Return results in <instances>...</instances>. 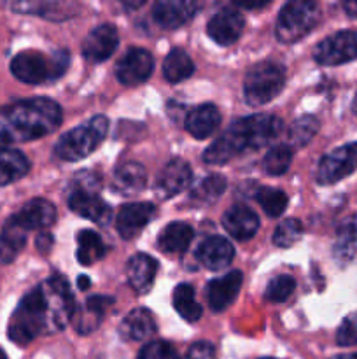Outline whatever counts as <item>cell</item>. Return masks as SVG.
Returning a JSON list of instances; mask_svg holds the SVG:
<instances>
[{
	"label": "cell",
	"mask_w": 357,
	"mask_h": 359,
	"mask_svg": "<svg viewBox=\"0 0 357 359\" xmlns=\"http://www.w3.org/2000/svg\"><path fill=\"white\" fill-rule=\"evenodd\" d=\"M107 252L100 235L91 230H83L77 233V262L84 266L100 262Z\"/></svg>",
	"instance_id": "obj_30"
},
{
	"label": "cell",
	"mask_w": 357,
	"mask_h": 359,
	"mask_svg": "<svg viewBox=\"0 0 357 359\" xmlns=\"http://www.w3.org/2000/svg\"><path fill=\"white\" fill-rule=\"evenodd\" d=\"M147 184V174L146 168L136 161H126V163L119 165L114 172V189L125 196L136 195L142 191Z\"/></svg>",
	"instance_id": "obj_24"
},
{
	"label": "cell",
	"mask_w": 357,
	"mask_h": 359,
	"mask_svg": "<svg viewBox=\"0 0 357 359\" xmlns=\"http://www.w3.org/2000/svg\"><path fill=\"white\" fill-rule=\"evenodd\" d=\"M158 273V262L149 255H135L126 265V277L136 294L149 293Z\"/></svg>",
	"instance_id": "obj_21"
},
{
	"label": "cell",
	"mask_w": 357,
	"mask_h": 359,
	"mask_svg": "<svg viewBox=\"0 0 357 359\" xmlns=\"http://www.w3.org/2000/svg\"><path fill=\"white\" fill-rule=\"evenodd\" d=\"M357 170V142L345 144L338 149L331 151L322 160L317 167V182L318 184H335L342 181L346 175L354 174Z\"/></svg>",
	"instance_id": "obj_9"
},
{
	"label": "cell",
	"mask_w": 357,
	"mask_h": 359,
	"mask_svg": "<svg viewBox=\"0 0 357 359\" xmlns=\"http://www.w3.org/2000/svg\"><path fill=\"white\" fill-rule=\"evenodd\" d=\"M234 248L227 238L210 237L196 249V259L209 270H223L233 262Z\"/></svg>",
	"instance_id": "obj_20"
},
{
	"label": "cell",
	"mask_w": 357,
	"mask_h": 359,
	"mask_svg": "<svg viewBox=\"0 0 357 359\" xmlns=\"http://www.w3.org/2000/svg\"><path fill=\"white\" fill-rule=\"evenodd\" d=\"M154 58L147 49L132 48L125 53L115 65V77L125 86H136L150 77Z\"/></svg>",
	"instance_id": "obj_10"
},
{
	"label": "cell",
	"mask_w": 357,
	"mask_h": 359,
	"mask_svg": "<svg viewBox=\"0 0 357 359\" xmlns=\"http://www.w3.org/2000/svg\"><path fill=\"white\" fill-rule=\"evenodd\" d=\"M262 359H272V358H262Z\"/></svg>",
	"instance_id": "obj_49"
},
{
	"label": "cell",
	"mask_w": 357,
	"mask_h": 359,
	"mask_svg": "<svg viewBox=\"0 0 357 359\" xmlns=\"http://www.w3.org/2000/svg\"><path fill=\"white\" fill-rule=\"evenodd\" d=\"M282 126V119L273 114H254L237 119L206 147L203 161L209 165H224L244 151L261 149L280 135Z\"/></svg>",
	"instance_id": "obj_3"
},
{
	"label": "cell",
	"mask_w": 357,
	"mask_h": 359,
	"mask_svg": "<svg viewBox=\"0 0 357 359\" xmlns=\"http://www.w3.org/2000/svg\"><path fill=\"white\" fill-rule=\"evenodd\" d=\"M241 276L240 270H233V272L226 273V276L219 277V279L210 280L206 286V298H209V307L214 312H223L237 300V294L240 293Z\"/></svg>",
	"instance_id": "obj_16"
},
{
	"label": "cell",
	"mask_w": 357,
	"mask_h": 359,
	"mask_svg": "<svg viewBox=\"0 0 357 359\" xmlns=\"http://www.w3.org/2000/svg\"><path fill=\"white\" fill-rule=\"evenodd\" d=\"M318 6L307 0L289 2L280 9L275 25V37L282 44H293L304 35L310 34L312 28L318 21Z\"/></svg>",
	"instance_id": "obj_7"
},
{
	"label": "cell",
	"mask_w": 357,
	"mask_h": 359,
	"mask_svg": "<svg viewBox=\"0 0 357 359\" xmlns=\"http://www.w3.org/2000/svg\"><path fill=\"white\" fill-rule=\"evenodd\" d=\"M62 107L46 97L24 98L0 107V142H30L62 125Z\"/></svg>",
	"instance_id": "obj_2"
},
{
	"label": "cell",
	"mask_w": 357,
	"mask_h": 359,
	"mask_svg": "<svg viewBox=\"0 0 357 359\" xmlns=\"http://www.w3.org/2000/svg\"><path fill=\"white\" fill-rule=\"evenodd\" d=\"M52 245V237L49 233L38 235L37 238V249H41L42 252H48Z\"/></svg>",
	"instance_id": "obj_43"
},
{
	"label": "cell",
	"mask_w": 357,
	"mask_h": 359,
	"mask_svg": "<svg viewBox=\"0 0 357 359\" xmlns=\"http://www.w3.org/2000/svg\"><path fill=\"white\" fill-rule=\"evenodd\" d=\"M69 53L65 49L52 53L51 60L38 51H23L10 60V72L21 83L42 84L63 76L69 67Z\"/></svg>",
	"instance_id": "obj_4"
},
{
	"label": "cell",
	"mask_w": 357,
	"mask_h": 359,
	"mask_svg": "<svg viewBox=\"0 0 357 359\" xmlns=\"http://www.w3.org/2000/svg\"><path fill=\"white\" fill-rule=\"evenodd\" d=\"M136 359H181L177 351L170 342L164 340H153L147 346L142 347Z\"/></svg>",
	"instance_id": "obj_40"
},
{
	"label": "cell",
	"mask_w": 357,
	"mask_h": 359,
	"mask_svg": "<svg viewBox=\"0 0 357 359\" xmlns=\"http://www.w3.org/2000/svg\"><path fill=\"white\" fill-rule=\"evenodd\" d=\"M223 226L237 241H248L259 230V217L245 205H234L224 212Z\"/></svg>",
	"instance_id": "obj_19"
},
{
	"label": "cell",
	"mask_w": 357,
	"mask_h": 359,
	"mask_svg": "<svg viewBox=\"0 0 357 359\" xmlns=\"http://www.w3.org/2000/svg\"><path fill=\"white\" fill-rule=\"evenodd\" d=\"M76 312L69 280L55 273L28 291L10 316L7 335L18 346H28L38 335L56 333L66 326Z\"/></svg>",
	"instance_id": "obj_1"
},
{
	"label": "cell",
	"mask_w": 357,
	"mask_h": 359,
	"mask_svg": "<svg viewBox=\"0 0 357 359\" xmlns=\"http://www.w3.org/2000/svg\"><path fill=\"white\" fill-rule=\"evenodd\" d=\"M192 228L182 221H174L168 224L158 238V248L167 255L181 256L188 251L189 244L192 241Z\"/></svg>",
	"instance_id": "obj_25"
},
{
	"label": "cell",
	"mask_w": 357,
	"mask_h": 359,
	"mask_svg": "<svg viewBox=\"0 0 357 359\" xmlns=\"http://www.w3.org/2000/svg\"><path fill=\"white\" fill-rule=\"evenodd\" d=\"M191 182L192 170L188 161L181 160V158H174L160 172V175L156 179V188L154 189H156V195L160 198L167 200L184 191Z\"/></svg>",
	"instance_id": "obj_12"
},
{
	"label": "cell",
	"mask_w": 357,
	"mask_h": 359,
	"mask_svg": "<svg viewBox=\"0 0 357 359\" xmlns=\"http://www.w3.org/2000/svg\"><path fill=\"white\" fill-rule=\"evenodd\" d=\"M13 219L20 224L23 230H44L55 224L56 209L51 202L44 198H34L24 203L18 214H14Z\"/></svg>",
	"instance_id": "obj_18"
},
{
	"label": "cell",
	"mask_w": 357,
	"mask_h": 359,
	"mask_svg": "<svg viewBox=\"0 0 357 359\" xmlns=\"http://www.w3.org/2000/svg\"><path fill=\"white\" fill-rule=\"evenodd\" d=\"M301 235H303V226H301L300 221L286 219L276 226L275 233H273V244L282 249L290 248L300 241Z\"/></svg>",
	"instance_id": "obj_38"
},
{
	"label": "cell",
	"mask_w": 357,
	"mask_h": 359,
	"mask_svg": "<svg viewBox=\"0 0 357 359\" xmlns=\"http://www.w3.org/2000/svg\"><path fill=\"white\" fill-rule=\"evenodd\" d=\"M343 9H345V13L350 18H357V2H345L343 4Z\"/></svg>",
	"instance_id": "obj_44"
},
{
	"label": "cell",
	"mask_w": 357,
	"mask_h": 359,
	"mask_svg": "<svg viewBox=\"0 0 357 359\" xmlns=\"http://www.w3.org/2000/svg\"><path fill=\"white\" fill-rule=\"evenodd\" d=\"M119 46V34L114 25H100L86 35L83 42V55L88 62L100 63L114 55Z\"/></svg>",
	"instance_id": "obj_13"
},
{
	"label": "cell",
	"mask_w": 357,
	"mask_h": 359,
	"mask_svg": "<svg viewBox=\"0 0 357 359\" xmlns=\"http://www.w3.org/2000/svg\"><path fill=\"white\" fill-rule=\"evenodd\" d=\"M108 130V119L105 116H94L83 125L76 126L59 137L55 146V154L63 161H79L90 156Z\"/></svg>",
	"instance_id": "obj_5"
},
{
	"label": "cell",
	"mask_w": 357,
	"mask_h": 359,
	"mask_svg": "<svg viewBox=\"0 0 357 359\" xmlns=\"http://www.w3.org/2000/svg\"><path fill=\"white\" fill-rule=\"evenodd\" d=\"M14 11L20 13L35 14V16H44L48 20H65V18L74 16V11L77 9L74 4H62V2H48V4H13Z\"/></svg>",
	"instance_id": "obj_33"
},
{
	"label": "cell",
	"mask_w": 357,
	"mask_h": 359,
	"mask_svg": "<svg viewBox=\"0 0 357 359\" xmlns=\"http://www.w3.org/2000/svg\"><path fill=\"white\" fill-rule=\"evenodd\" d=\"M284 83H286V72L282 65L275 62L258 63L245 76V102L252 107L268 104L282 91Z\"/></svg>",
	"instance_id": "obj_6"
},
{
	"label": "cell",
	"mask_w": 357,
	"mask_h": 359,
	"mask_svg": "<svg viewBox=\"0 0 357 359\" xmlns=\"http://www.w3.org/2000/svg\"><path fill=\"white\" fill-rule=\"evenodd\" d=\"M336 344L342 347L357 346V312L346 316L336 332Z\"/></svg>",
	"instance_id": "obj_41"
},
{
	"label": "cell",
	"mask_w": 357,
	"mask_h": 359,
	"mask_svg": "<svg viewBox=\"0 0 357 359\" xmlns=\"http://www.w3.org/2000/svg\"><path fill=\"white\" fill-rule=\"evenodd\" d=\"M255 200H258L259 205L262 207V210H265L270 217H279L280 214L286 210L287 203H289V198H287L286 193L275 188L258 189Z\"/></svg>",
	"instance_id": "obj_35"
},
{
	"label": "cell",
	"mask_w": 357,
	"mask_h": 359,
	"mask_svg": "<svg viewBox=\"0 0 357 359\" xmlns=\"http://www.w3.org/2000/svg\"><path fill=\"white\" fill-rule=\"evenodd\" d=\"M331 359H357V353L354 354H340V356H335Z\"/></svg>",
	"instance_id": "obj_46"
},
{
	"label": "cell",
	"mask_w": 357,
	"mask_h": 359,
	"mask_svg": "<svg viewBox=\"0 0 357 359\" xmlns=\"http://www.w3.org/2000/svg\"><path fill=\"white\" fill-rule=\"evenodd\" d=\"M226 189V179L219 174L206 175L205 179L198 182V184L192 188L191 191V200L196 203H202V205H209L214 203Z\"/></svg>",
	"instance_id": "obj_34"
},
{
	"label": "cell",
	"mask_w": 357,
	"mask_h": 359,
	"mask_svg": "<svg viewBox=\"0 0 357 359\" xmlns=\"http://www.w3.org/2000/svg\"><path fill=\"white\" fill-rule=\"evenodd\" d=\"M121 335L125 339L140 342L156 333V321L147 309H133L121 323Z\"/></svg>",
	"instance_id": "obj_26"
},
{
	"label": "cell",
	"mask_w": 357,
	"mask_h": 359,
	"mask_svg": "<svg viewBox=\"0 0 357 359\" xmlns=\"http://www.w3.org/2000/svg\"><path fill=\"white\" fill-rule=\"evenodd\" d=\"M0 359H7V356H6V353H4L2 349H0Z\"/></svg>",
	"instance_id": "obj_48"
},
{
	"label": "cell",
	"mask_w": 357,
	"mask_h": 359,
	"mask_svg": "<svg viewBox=\"0 0 357 359\" xmlns=\"http://www.w3.org/2000/svg\"><path fill=\"white\" fill-rule=\"evenodd\" d=\"M294 287H296V280L290 276H279L272 279L266 286L265 297L266 300L273 302V304H282L287 298L293 294Z\"/></svg>",
	"instance_id": "obj_39"
},
{
	"label": "cell",
	"mask_w": 357,
	"mask_h": 359,
	"mask_svg": "<svg viewBox=\"0 0 357 359\" xmlns=\"http://www.w3.org/2000/svg\"><path fill=\"white\" fill-rule=\"evenodd\" d=\"M184 359H217L216 347L210 342H196L189 347Z\"/></svg>",
	"instance_id": "obj_42"
},
{
	"label": "cell",
	"mask_w": 357,
	"mask_h": 359,
	"mask_svg": "<svg viewBox=\"0 0 357 359\" xmlns=\"http://www.w3.org/2000/svg\"><path fill=\"white\" fill-rule=\"evenodd\" d=\"M315 62L321 65H342L357 58V32L343 30L329 35L314 49Z\"/></svg>",
	"instance_id": "obj_8"
},
{
	"label": "cell",
	"mask_w": 357,
	"mask_h": 359,
	"mask_svg": "<svg viewBox=\"0 0 357 359\" xmlns=\"http://www.w3.org/2000/svg\"><path fill=\"white\" fill-rule=\"evenodd\" d=\"M318 132V121L314 116H303L290 125L289 140L294 147H303Z\"/></svg>",
	"instance_id": "obj_36"
},
{
	"label": "cell",
	"mask_w": 357,
	"mask_h": 359,
	"mask_svg": "<svg viewBox=\"0 0 357 359\" xmlns=\"http://www.w3.org/2000/svg\"><path fill=\"white\" fill-rule=\"evenodd\" d=\"M198 7V4L188 0H161L154 4L153 18L161 28L174 30L188 23L196 14Z\"/></svg>",
	"instance_id": "obj_17"
},
{
	"label": "cell",
	"mask_w": 357,
	"mask_h": 359,
	"mask_svg": "<svg viewBox=\"0 0 357 359\" xmlns=\"http://www.w3.org/2000/svg\"><path fill=\"white\" fill-rule=\"evenodd\" d=\"M30 170V160L21 151L0 147V186L13 184Z\"/></svg>",
	"instance_id": "obj_27"
},
{
	"label": "cell",
	"mask_w": 357,
	"mask_h": 359,
	"mask_svg": "<svg viewBox=\"0 0 357 359\" xmlns=\"http://www.w3.org/2000/svg\"><path fill=\"white\" fill-rule=\"evenodd\" d=\"M332 256L340 265L357 263V214L343 219L338 226Z\"/></svg>",
	"instance_id": "obj_22"
},
{
	"label": "cell",
	"mask_w": 357,
	"mask_h": 359,
	"mask_svg": "<svg viewBox=\"0 0 357 359\" xmlns=\"http://www.w3.org/2000/svg\"><path fill=\"white\" fill-rule=\"evenodd\" d=\"M77 286H79L80 291L90 290V286H91L90 277H88V276H79V279H77Z\"/></svg>",
	"instance_id": "obj_45"
},
{
	"label": "cell",
	"mask_w": 357,
	"mask_h": 359,
	"mask_svg": "<svg viewBox=\"0 0 357 359\" xmlns=\"http://www.w3.org/2000/svg\"><path fill=\"white\" fill-rule=\"evenodd\" d=\"M220 125V112L216 105L202 104L192 109L186 118V130L195 139H206Z\"/></svg>",
	"instance_id": "obj_23"
},
{
	"label": "cell",
	"mask_w": 357,
	"mask_h": 359,
	"mask_svg": "<svg viewBox=\"0 0 357 359\" xmlns=\"http://www.w3.org/2000/svg\"><path fill=\"white\" fill-rule=\"evenodd\" d=\"M192 72H195V63L184 49H174L168 53L163 63L164 79L170 83H181V81L189 79Z\"/></svg>",
	"instance_id": "obj_31"
},
{
	"label": "cell",
	"mask_w": 357,
	"mask_h": 359,
	"mask_svg": "<svg viewBox=\"0 0 357 359\" xmlns=\"http://www.w3.org/2000/svg\"><path fill=\"white\" fill-rule=\"evenodd\" d=\"M244 25V14L234 7H226L210 18L209 25H206V34L216 44L230 46L240 39Z\"/></svg>",
	"instance_id": "obj_11"
},
{
	"label": "cell",
	"mask_w": 357,
	"mask_h": 359,
	"mask_svg": "<svg viewBox=\"0 0 357 359\" xmlns=\"http://www.w3.org/2000/svg\"><path fill=\"white\" fill-rule=\"evenodd\" d=\"M352 109H354V112H356V114H357V93H356V98H354V104H352Z\"/></svg>",
	"instance_id": "obj_47"
},
{
	"label": "cell",
	"mask_w": 357,
	"mask_h": 359,
	"mask_svg": "<svg viewBox=\"0 0 357 359\" xmlns=\"http://www.w3.org/2000/svg\"><path fill=\"white\" fill-rule=\"evenodd\" d=\"M154 212H156V207L149 202L126 203V205L121 207L118 219H115L118 233L126 241H132L136 235L142 233L147 223L154 217Z\"/></svg>",
	"instance_id": "obj_14"
},
{
	"label": "cell",
	"mask_w": 357,
	"mask_h": 359,
	"mask_svg": "<svg viewBox=\"0 0 357 359\" xmlns=\"http://www.w3.org/2000/svg\"><path fill=\"white\" fill-rule=\"evenodd\" d=\"M69 207L77 214V216L93 221V223L100 224V226L108 224V221H111L112 217L111 205L105 203L94 191L76 189V191L69 196Z\"/></svg>",
	"instance_id": "obj_15"
},
{
	"label": "cell",
	"mask_w": 357,
	"mask_h": 359,
	"mask_svg": "<svg viewBox=\"0 0 357 359\" xmlns=\"http://www.w3.org/2000/svg\"><path fill=\"white\" fill-rule=\"evenodd\" d=\"M24 244H27V230H23L10 216L0 231V263L2 265L13 263L23 251Z\"/></svg>",
	"instance_id": "obj_28"
},
{
	"label": "cell",
	"mask_w": 357,
	"mask_h": 359,
	"mask_svg": "<svg viewBox=\"0 0 357 359\" xmlns=\"http://www.w3.org/2000/svg\"><path fill=\"white\" fill-rule=\"evenodd\" d=\"M112 304H114L112 298L102 297V294H94V297L88 298L83 312L77 318L76 332L80 333V335H90L91 332H94L100 326V321L104 318L107 307Z\"/></svg>",
	"instance_id": "obj_29"
},
{
	"label": "cell",
	"mask_w": 357,
	"mask_h": 359,
	"mask_svg": "<svg viewBox=\"0 0 357 359\" xmlns=\"http://www.w3.org/2000/svg\"><path fill=\"white\" fill-rule=\"evenodd\" d=\"M290 161H293V149L282 144V146H276L268 151V154L262 160V167H265L266 174L282 175L287 172Z\"/></svg>",
	"instance_id": "obj_37"
},
{
	"label": "cell",
	"mask_w": 357,
	"mask_h": 359,
	"mask_svg": "<svg viewBox=\"0 0 357 359\" xmlns=\"http://www.w3.org/2000/svg\"><path fill=\"white\" fill-rule=\"evenodd\" d=\"M174 309L184 321L195 323L202 318L203 309L195 298V287L191 284H178L174 290Z\"/></svg>",
	"instance_id": "obj_32"
}]
</instances>
